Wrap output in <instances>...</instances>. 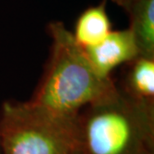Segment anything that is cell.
Wrapping results in <instances>:
<instances>
[{
	"label": "cell",
	"instance_id": "obj_9",
	"mask_svg": "<svg viewBox=\"0 0 154 154\" xmlns=\"http://www.w3.org/2000/svg\"><path fill=\"white\" fill-rule=\"evenodd\" d=\"M146 154H154V151H150L148 153H146Z\"/></svg>",
	"mask_w": 154,
	"mask_h": 154
},
{
	"label": "cell",
	"instance_id": "obj_4",
	"mask_svg": "<svg viewBox=\"0 0 154 154\" xmlns=\"http://www.w3.org/2000/svg\"><path fill=\"white\" fill-rule=\"evenodd\" d=\"M89 62L97 74L111 77L117 66L131 62L139 56L136 42L129 29L110 31L98 44L83 48Z\"/></svg>",
	"mask_w": 154,
	"mask_h": 154
},
{
	"label": "cell",
	"instance_id": "obj_2",
	"mask_svg": "<svg viewBox=\"0 0 154 154\" xmlns=\"http://www.w3.org/2000/svg\"><path fill=\"white\" fill-rule=\"evenodd\" d=\"M80 154H146L154 151V104L116 87L75 118Z\"/></svg>",
	"mask_w": 154,
	"mask_h": 154
},
{
	"label": "cell",
	"instance_id": "obj_6",
	"mask_svg": "<svg viewBox=\"0 0 154 154\" xmlns=\"http://www.w3.org/2000/svg\"><path fill=\"white\" fill-rule=\"evenodd\" d=\"M110 31L111 22L105 9V2H103L87 8L80 14L72 34L82 48H88L102 41Z\"/></svg>",
	"mask_w": 154,
	"mask_h": 154
},
{
	"label": "cell",
	"instance_id": "obj_7",
	"mask_svg": "<svg viewBox=\"0 0 154 154\" xmlns=\"http://www.w3.org/2000/svg\"><path fill=\"white\" fill-rule=\"evenodd\" d=\"M128 64L120 89L134 99L154 104V58L138 56Z\"/></svg>",
	"mask_w": 154,
	"mask_h": 154
},
{
	"label": "cell",
	"instance_id": "obj_1",
	"mask_svg": "<svg viewBox=\"0 0 154 154\" xmlns=\"http://www.w3.org/2000/svg\"><path fill=\"white\" fill-rule=\"evenodd\" d=\"M47 32L52 40L50 57L28 102L51 116L74 120L84 107L105 97L117 86L111 77L97 74L64 23H49Z\"/></svg>",
	"mask_w": 154,
	"mask_h": 154
},
{
	"label": "cell",
	"instance_id": "obj_3",
	"mask_svg": "<svg viewBox=\"0 0 154 154\" xmlns=\"http://www.w3.org/2000/svg\"><path fill=\"white\" fill-rule=\"evenodd\" d=\"M1 154H80L74 120L61 119L28 101H6L0 111Z\"/></svg>",
	"mask_w": 154,
	"mask_h": 154
},
{
	"label": "cell",
	"instance_id": "obj_10",
	"mask_svg": "<svg viewBox=\"0 0 154 154\" xmlns=\"http://www.w3.org/2000/svg\"><path fill=\"white\" fill-rule=\"evenodd\" d=\"M0 154H1V151H0Z\"/></svg>",
	"mask_w": 154,
	"mask_h": 154
},
{
	"label": "cell",
	"instance_id": "obj_8",
	"mask_svg": "<svg viewBox=\"0 0 154 154\" xmlns=\"http://www.w3.org/2000/svg\"><path fill=\"white\" fill-rule=\"evenodd\" d=\"M114 1L116 4H118L119 6H121L122 8H124L126 5H128L129 3L133 2V1H136V0H112Z\"/></svg>",
	"mask_w": 154,
	"mask_h": 154
},
{
	"label": "cell",
	"instance_id": "obj_5",
	"mask_svg": "<svg viewBox=\"0 0 154 154\" xmlns=\"http://www.w3.org/2000/svg\"><path fill=\"white\" fill-rule=\"evenodd\" d=\"M124 9L129 15V30L136 42L139 56L154 58V0H136Z\"/></svg>",
	"mask_w": 154,
	"mask_h": 154
}]
</instances>
